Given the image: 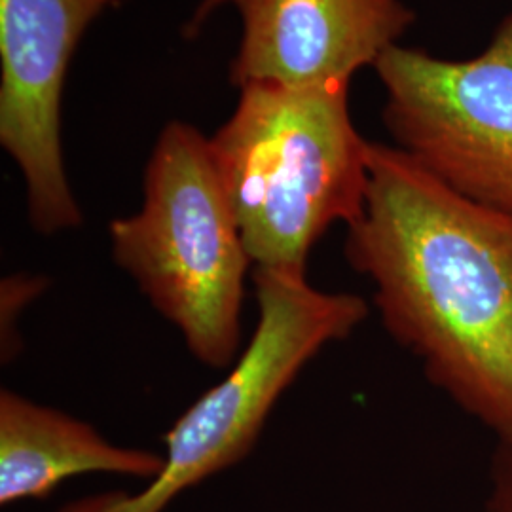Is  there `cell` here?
I'll use <instances>...</instances> for the list:
<instances>
[{
	"label": "cell",
	"instance_id": "cell-11",
	"mask_svg": "<svg viewBox=\"0 0 512 512\" xmlns=\"http://www.w3.org/2000/svg\"><path fill=\"white\" fill-rule=\"evenodd\" d=\"M228 2H232V0H202V4L198 6L196 14L192 16V19L188 21V25L184 27V29H186V35H188V37L198 35V33L202 31L203 25L209 21V18H211L219 8L226 6Z\"/></svg>",
	"mask_w": 512,
	"mask_h": 512
},
{
	"label": "cell",
	"instance_id": "cell-8",
	"mask_svg": "<svg viewBox=\"0 0 512 512\" xmlns=\"http://www.w3.org/2000/svg\"><path fill=\"white\" fill-rule=\"evenodd\" d=\"M164 456L112 444L93 425L12 389L0 391V505L44 499L67 478L154 480Z\"/></svg>",
	"mask_w": 512,
	"mask_h": 512
},
{
	"label": "cell",
	"instance_id": "cell-3",
	"mask_svg": "<svg viewBox=\"0 0 512 512\" xmlns=\"http://www.w3.org/2000/svg\"><path fill=\"white\" fill-rule=\"evenodd\" d=\"M114 264L135 281L202 365L228 370L241 355V311L255 270L209 139L169 122L148 158L141 209L109 226Z\"/></svg>",
	"mask_w": 512,
	"mask_h": 512
},
{
	"label": "cell",
	"instance_id": "cell-10",
	"mask_svg": "<svg viewBox=\"0 0 512 512\" xmlns=\"http://www.w3.org/2000/svg\"><path fill=\"white\" fill-rule=\"evenodd\" d=\"M486 512H512V440H499L490 467Z\"/></svg>",
	"mask_w": 512,
	"mask_h": 512
},
{
	"label": "cell",
	"instance_id": "cell-7",
	"mask_svg": "<svg viewBox=\"0 0 512 512\" xmlns=\"http://www.w3.org/2000/svg\"><path fill=\"white\" fill-rule=\"evenodd\" d=\"M243 35L230 78L249 84L349 82L416 19L404 0H232Z\"/></svg>",
	"mask_w": 512,
	"mask_h": 512
},
{
	"label": "cell",
	"instance_id": "cell-5",
	"mask_svg": "<svg viewBox=\"0 0 512 512\" xmlns=\"http://www.w3.org/2000/svg\"><path fill=\"white\" fill-rule=\"evenodd\" d=\"M374 69L395 147L461 196L512 215V12L476 57L397 44Z\"/></svg>",
	"mask_w": 512,
	"mask_h": 512
},
{
	"label": "cell",
	"instance_id": "cell-9",
	"mask_svg": "<svg viewBox=\"0 0 512 512\" xmlns=\"http://www.w3.org/2000/svg\"><path fill=\"white\" fill-rule=\"evenodd\" d=\"M48 279L37 274H12L2 279L0 285V340H2V363H10L19 351L21 340L18 321L40 294L46 291Z\"/></svg>",
	"mask_w": 512,
	"mask_h": 512
},
{
	"label": "cell",
	"instance_id": "cell-2",
	"mask_svg": "<svg viewBox=\"0 0 512 512\" xmlns=\"http://www.w3.org/2000/svg\"><path fill=\"white\" fill-rule=\"evenodd\" d=\"M348 88L249 84L209 139L255 270L306 274L319 239L363 213L370 141L351 120Z\"/></svg>",
	"mask_w": 512,
	"mask_h": 512
},
{
	"label": "cell",
	"instance_id": "cell-4",
	"mask_svg": "<svg viewBox=\"0 0 512 512\" xmlns=\"http://www.w3.org/2000/svg\"><path fill=\"white\" fill-rule=\"evenodd\" d=\"M258 321L219 384L184 410L164 437V467L145 490L92 495L57 512H164L179 495L247 458L300 372L365 323L368 304L313 287L306 274L253 270Z\"/></svg>",
	"mask_w": 512,
	"mask_h": 512
},
{
	"label": "cell",
	"instance_id": "cell-6",
	"mask_svg": "<svg viewBox=\"0 0 512 512\" xmlns=\"http://www.w3.org/2000/svg\"><path fill=\"white\" fill-rule=\"evenodd\" d=\"M128 0H0V145L25 183L35 232L82 224L61 147V97L74 52L105 10Z\"/></svg>",
	"mask_w": 512,
	"mask_h": 512
},
{
	"label": "cell",
	"instance_id": "cell-1",
	"mask_svg": "<svg viewBox=\"0 0 512 512\" xmlns=\"http://www.w3.org/2000/svg\"><path fill=\"white\" fill-rule=\"evenodd\" d=\"M344 253L427 380L497 442L512 440V215L370 143L365 207Z\"/></svg>",
	"mask_w": 512,
	"mask_h": 512
}]
</instances>
